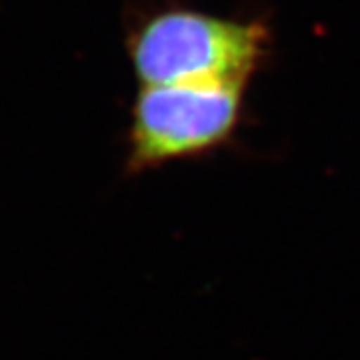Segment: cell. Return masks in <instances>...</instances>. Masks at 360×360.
Returning a JSON list of instances; mask_svg holds the SVG:
<instances>
[{
	"mask_svg": "<svg viewBox=\"0 0 360 360\" xmlns=\"http://www.w3.org/2000/svg\"><path fill=\"white\" fill-rule=\"evenodd\" d=\"M248 84L141 86L130 110L127 172L217 153L234 139Z\"/></svg>",
	"mask_w": 360,
	"mask_h": 360,
	"instance_id": "cell-2",
	"label": "cell"
},
{
	"mask_svg": "<svg viewBox=\"0 0 360 360\" xmlns=\"http://www.w3.org/2000/svg\"><path fill=\"white\" fill-rule=\"evenodd\" d=\"M270 49L262 20L170 4L132 16L127 52L141 86L248 84Z\"/></svg>",
	"mask_w": 360,
	"mask_h": 360,
	"instance_id": "cell-1",
	"label": "cell"
}]
</instances>
